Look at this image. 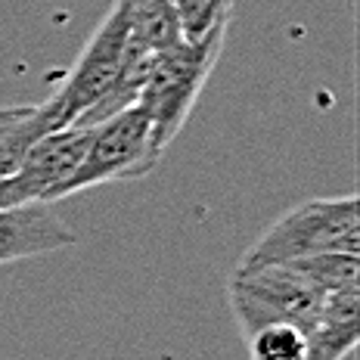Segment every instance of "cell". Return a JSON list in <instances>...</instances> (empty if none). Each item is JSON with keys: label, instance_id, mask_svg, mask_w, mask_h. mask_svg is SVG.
<instances>
[{"label": "cell", "instance_id": "1", "mask_svg": "<svg viewBox=\"0 0 360 360\" xmlns=\"http://www.w3.org/2000/svg\"><path fill=\"white\" fill-rule=\"evenodd\" d=\"M227 28H230V22L212 28L208 34L196 37V41H186L184 37L174 47L162 50L159 59H155L153 75H149L137 106L149 115L153 143L159 153L168 149V143L177 137L180 127L190 118L208 75L217 65Z\"/></svg>", "mask_w": 360, "mask_h": 360}, {"label": "cell", "instance_id": "2", "mask_svg": "<svg viewBox=\"0 0 360 360\" xmlns=\"http://www.w3.org/2000/svg\"><path fill=\"white\" fill-rule=\"evenodd\" d=\"M323 252L360 255V199L354 193L295 205L258 236L239 267L286 264Z\"/></svg>", "mask_w": 360, "mask_h": 360}, {"label": "cell", "instance_id": "3", "mask_svg": "<svg viewBox=\"0 0 360 360\" xmlns=\"http://www.w3.org/2000/svg\"><path fill=\"white\" fill-rule=\"evenodd\" d=\"M323 295V289L289 264L236 267L230 280V311L243 339L258 326L280 320L311 329L320 320Z\"/></svg>", "mask_w": 360, "mask_h": 360}, {"label": "cell", "instance_id": "4", "mask_svg": "<svg viewBox=\"0 0 360 360\" xmlns=\"http://www.w3.org/2000/svg\"><path fill=\"white\" fill-rule=\"evenodd\" d=\"M162 153L153 143L149 115L140 106H131L106 122L90 127V143L75 174L59 190V199L109 180H137L159 165Z\"/></svg>", "mask_w": 360, "mask_h": 360}, {"label": "cell", "instance_id": "5", "mask_svg": "<svg viewBox=\"0 0 360 360\" xmlns=\"http://www.w3.org/2000/svg\"><path fill=\"white\" fill-rule=\"evenodd\" d=\"M124 47H127V6L124 0H115L112 10L106 13V19L90 34L75 69L65 75L63 87L50 96V106L56 112L59 127H69L90 103L106 94L118 65H122Z\"/></svg>", "mask_w": 360, "mask_h": 360}, {"label": "cell", "instance_id": "6", "mask_svg": "<svg viewBox=\"0 0 360 360\" xmlns=\"http://www.w3.org/2000/svg\"><path fill=\"white\" fill-rule=\"evenodd\" d=\"M90 143V127H59L44 134L13 174L0 177V208L25 202H59V190L75 174Z\"/></svg>", "mask_w": 360, "mask_h": 360}, {"label": "cell", "instance_id": "7", "mask_svg": "<svg viewBox=\"0 0 360 360\" xmlns=\"http://www.w3.org/2000/svg\"><path fill=\"white\" fill-rule=\"evenodd\" d=\"M78 233L59 217L56 202H25L0 208V264L72 249Z\"/></svg>", "mask_w": 360, "mask_h": 360}, {"label": "cell", "instance_id": "8", "mask_svg": "<svg viewBox=\"0 0 360 360\" xmlns=\"http://www.w3.org/2000/svg\"><path fill=\"white\" fill-rule=\"evenodd\" d=\"M360 342V286L323 295L320 320L307 329L304 360H345Z\"/></svg>", "mask_w": 360, "mask_h": 360}, {"label": "cell", "instance_id": "9", "mask_svg": "<svg viewBox=\"0 0 360 360\" xmlns=\"http://www.w3.org/2000/svg\"><path fill=\"white\" fill-rule=\"evenodd\" d=\"M124 6H127V41L140 44L146 50H155V53L184 41L171 0H124Z\"/></svg>", "mask_w": 360, "mask_h": 360}, {"label": "cell", "instance_id": "10", "mask_svg": "<svg viewBox=\"0 0 360 360\" xmlns=\"http://www.w3.org/2000/svg\"><path fill=\"white\" fill-rule=\"evenodd\" d=\"M249 360H304L307 351V329L295 323H264L245 335Z\"/></svg>", "mask_w": 360, "mask_h": 360}, {"label": "cell", "instance_id": "11", "mask_svg": "<svg viewBox=\"0 0 360 360\" xmlns=\"http://www.w3.org/2000/svg\"><path fill=\"white\" fill-rule=\"evenodd\" d=\"M298 274H304L314 286L323 292L348 289L360 283V255H345V252H323V255H307V258L286 261Z\"/></svg>", "mask_w": 360, "mask_h": 360}, {"label": "cell", "instance_id": "12", "mask_svg": "<svg viewBox=\"0 0 360 360\" xmlns=\"http://www.w3.org/2000/svg\"><path fill=\"white\" fill-rule=\"evenodd\" d=\"M171 4L186 41H196L233 16V0H171Z\"/></svg>", "mask_w": 360, "mask_h": 360}, {"label": "cell", "instance_id": "13", "mask_svg": "<svg viewBox=\"0 0 360 360\" xmlns=\"http://www.w3.org/2000/svg\"><path fill=\"white\" fill-rule=\"evenodd\" d=\"M16 112V106H0V118H6V115H13Z\"/></svg>", "mask_w": 360, "mask_h": 360}]
</instances>
